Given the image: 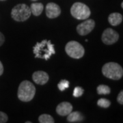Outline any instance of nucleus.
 Returning a JSON list of instances; mask_svg holds the SVG:
<instances>
[{
	"mask_svg": "<svg viewBox=\"0 0 123 123\" xmlns=\"http://www.w3.org/2000/svg\"><path fill=\"white\" fill-rule=\"evenodd\" d=\"M33 52L36 58L44 59L48 60L51 56L55 53L54 44L51 40H43L40 43H37L33 48Z\"/></svg>",
	"mask_w": 123,
	"mask_h": 123,
	"instance_id": "nucleus-1",
	"label": "nucleus"
},
{
	"mask_svg": "<svg viewBox=\"0 0 123 123\" xmlns=\"http://www.w3.org/2000/svg\"><path fill=\"white\" fill-rule=\"evenodd\" d=\"M36 93V88L30 81H23L18 89V98L23 102H29L33 99Z\"/></svg>",
	"mask_w": 123,
	"mask_h": 123,
	"instance_id": "nucleus-2",
	"label": "nucleus"
},
{
	"mask_svg": "<svg viewBox=\"0 0 123 123\" xmlns=\"http://www.w3.org/2000/svg\"><path fill=\"white\" fill-rule=\"evenodd\" d=\"M103 75L109 79L119 80L123 75L122 66L116 62H109L105 64L102 68Z\"/></svg>",
	"mask_w": 123,
	"mask_h": 123,
	"instance_id": "nucleus-3",
	"label": "nucleus"
},
{
	"mask_svg": "<svg viewBox=\"0 0 123 123\" xmlns=\"http://www.w3.org/2000/svg\"><path fill=\"white\" fill-rule=\"evenodd\" d=\"M30 8L24 4H20L14 7L11 11V17L14 21L23 22L27 20L31 16Z\"/></svg>",
	"mask_w": 123,
	"mask_h": 123,
	"instance_id": "nucleus-4",
	"label": "nucleus"
},
{
	"mask_svg": "<svg viewBox=\"0 0 123 123\" xmlns=\"http://www.w3.org/2000/svg\"><path fill=\"white\" fill-rule=\"evenodd\" d=\"M70 14L77 19L85 20L90 16L91 12L88 6L81 2H76L70 8Z\"/></svg>",
	"mask_w": 123,
	"mask_h": 123,
	"instance_id": "nucleus-5",
	"label": "nucleus"
},
{
	"mask_svg": "<svg viewBox=\"0 0 123 123\" xmlns=\"http://www.w3.org/2000/svg\"><path fill=\"white\" fill-rule=\"evenodd\" d=\"M66 53L72 58L79 59L84 56L85 50L84 47L77 41H70L65 47Z\"/></svg>",
	"mask_w": 123,
	"mask_h": 123,
	"instance_id": "nucleus-6",
	"label": "nucleus"
},
{
	"mask_svg": "<svg viewBox=\"0 0 123 123\" xmlns=\"http://www.w3.org/2000/svg\"><path fill=\"white\" fill-rule=\"evenodd\" d=\"M101 39L104 44L108 45L113 44L119 39V34L113 29L107 28L103 32Z\"/></svg>",
	"mask_w": 123,
	"mask_h": 123,
	"instance_id": "nucleus-7",
	"label": "nucleus"
},
{
	"mask_svg": "<svg viewBox=\"0 0 123 123\" xmlns=\"http://www.w3.org/2000/svg\"><path fill=\"white\" fill-rule=\"evenodd\" d=\"M95 26V22L92 19H88L77 26V31L81 36H86L90 34Z\"/></svg>",
	"mask_w": 123,
	"mask_h": 123,
	"instance_id": "nucleus-8",
	"label": "nucleus"
},
{
	"mask_svg": "<svg viewBox=\"0 0 123 123\" xmlns=\"http://www.w3.org/2000/svg\"><path fill=\"white\" fill-rule=\"evenodd\" d=\"M61 14V9L60 6L55 3H49L46 6V14L49 18H55Z\"/></svg>",
	"mask_w": 123,
	"mask_h": 123,
	"instance_id": "nucleus-9",
	"label": "nucleus"
},
{
	"mask_svg": "<svg viewBox=\"0 0 123 123\" xmlns=\"http://www.w3.org/2000/svg\"><path fill=\"white\" fill-rule=\"evenodd\" d=\"M49 77V75L44 71L38 70L36 71L32 75V79L36 84L39 85H44L48 82Z\"/></svg>",
	"mask_w": 123,
	"mask_h": 123,
	"instance_id": "nucleus-10",
	"label": "nucleus"
},
{
	"mask_svg": "<svg viewBox=\"0 0 123 123\" xmlns=\"http://www.w3.org/2000/svg\"><path fill=\"white\" fill-rule=\"evenodd\" d=\"M73 111V106L68 102H62L56 107V112L58 115L65 116L70 114Z\"/></svg>",
	"mask_w": 123,
	"mask_h": 123,
	"instance_id": "nucleus-11",
	"label": "nucleus"
},
{
	"mask_svg": "<svg viewBox=\"0 0 123 123\" xmlns=\"http://www.w3.org/2000/svg\"><path fill=\"white\" fill-rule=\"evenodd\" d=\"M123 15L118 12H114L108 17V21L113 26H117L123 21Z\"/></svg>",
	"mask_w": 123,
	"mask_h": 123,
	"instance_id": "nucleus-12",
	"label": "nucleus"
},
{
	"mask_svg": "<svg viewBox=\"0 0 123 123\" xmlns=\"http://www.w3.org/2000/svg\"><path fill=\"white\" fill-rule=\"evenodd\" d=\"M83 120L84 117L79 111H71L69 114L67 115V120L69 123H81Z\"/></svg>",
	"mask_w": 123,
	"mask_h": 123,
	"instance_id": "nucleus-13",
	"label": "nucleus"
},
{
	"mask_svg": "<svg viewBox=\"0 0 123 123\" xmlns=\"http://www.w3.org/2000/svg\"><path fill=\"white\" fill-rule=\"evenodd\" d=\"M43 5L41 3H33L30 6L31 12L34 16H39L43 12Z\"/></svg>",
	"mask_w": 123,
	"mask_h": 123,
	"instance_id": "nucleus-14",
	"label": "nucleus"
},
{
	"mask_svg": "<svg viewBox=\"0 0 123 123\" xmlns=\"http://www.w3.org/2000/svg\"><path fill=\"white\" fill-rule=\"evenodd\" d=\"M38 121L40 123H53L55 122L53 117L49 114L40 115L38 118Z\"/></svg>",
	"mask_w": 123,
	"mask_h": 123,
	"instance_id": "nucleus-15",
	"label": "nucleus"
},
{
	"mask_svg": "<svg viewBox=\"0 0 123 123\" xmlns=\"http://www.w3.org/2000/svg\"><path fill=\"white\" fill-rule=\"evenodd\" d=\"M97 93L98 94H109L111 90L109 86L106 85H100L97 87Z\"/></svg>",
	"mask_w": 123,
	"mask_h": 123,
	"instance_id": "nucleus-16",
	"label": "nucleus"
},
{
	"mask_svg": "<svg viewBox=\"0 0 123 123\" xmlns=\"http://www.w3.org/2000/svg\"><path fill=\"white\" fill-rule=\"evenodd\" d=\"M97 105L103 108H108L111 105V102L106 98H100L97 101Z\"/></svg>",
	"mask_w": 123,
	"mask_h": 123,
	"instance_id": "nucleus-17",
	"label": "nucleus"
},
{
	"mask_svg": "<svg viewBox=\"0 0 123 123\" xmlns=\"http://www.w3.org/2000/svg\"><path fill=\"white\" fill-rule=\"evenodd\" d=\"M69 81H67L66 79H62L60 81V83L57 84V87L60 91H64L66 90V88L69 87Z\"/></svg>",
	"mask_w": 123,
	"mask_h": 123,
	"instance_id": "nucleus-18",
	"label": "nucleus"
},
{
	"mask_svg": "<svg viewBox=\"0 0 123 123\" xmlns=\"http://www.w3.org/2000/svg\"><path fill=\"white\" fill-rule=\"evenodd\" d=\"M84 89L81 87H75L74 90H73V96L75 97H79L82 96V94H84Z\"/></svg>",
	"mask_w": 123,
	"mask_h": 123,
	"instance_id": "nucleus-19",
	"label": "nucleus"
},
{
	"mask_svg": "<svg viewBox=\"0 0 123 123\" xmlns=\"http://www.w3.org/2000/svg\"><path fill=\"white\" fill-rule=\"evenodd\" d=\"M8 116L2 111H0V123H6L8 121Z\"/></svg>",
	"mask_w": 123,
	"mask_h": 123,
	"instance_id": "nucleus-20",
	"label": "nucleus"
},
{
	"mask_svg": "<svg viewBox=\"0 0 123 123\" xmlns=\"http://www.w3.org/2000/svg\"><path fill=\"white\" fill-rule=\"evenodd\" d=\"M117 101L120 105H123V91L122 90L121 92L118 94V96L117 97Z\"/></svg>",
	"mask_w": 123,
	"mask_h": 123,
	"instance_id": "nucleus-21",
	"label": "nucleus"
},
{
	"mask_svg": "<svg viewBox=\"0 0 123 123\" xmlns=\"http://www.w3.org/2000/svg\"><path fill=\"white\" fill-rule=\"evenodd\" d=\"M4 41H5L4 36V34H3L1 32H0V47H1L2 44H4Z\"/></svg>",
	"mask_w": 123,
	"mask_h": 123,
	"instance_id": "nucleus-22",
	"label": "nucleus"
},
{
	"mask_svg": "<svg viewBox=\"0 0 123 123\" xmlns=\"http://www.w3.org/2000/svg\"><path fill=\"white\" fill-rule=\"evenodd\" d=\"M3 73H4V66H3L2 63L0 61V75H2Z\"/></svg>",
	"mask_w": 123,
	"mask_h": 123,
	"instance_id": "nucleus-23",
	"label": "nucleus"
},
{
	"mask_svg": "<svg viewBox=\"0 0 123 123\" xmlns=\"http://www.w3.org/2000/svg\"><path fill=\"white\" fill-rule=\"evenodd\" d=\"M121 8H123V2L121 3Z\"/></svg>",
	"mask_w": 123,
	"mask_h": 123,
	"instance_id": "nucleus-24",
	"label": "nucleus"
},
{
	"mask_svg": "<svg viewBox=\"0 0 123 123\" xmlns=\"http://www.w3.org/2000/svg\"><path fill=\"white\" fill-rule=\"evenodd\" d=\"M0 1H5V0H0Z\"/></svg>",
	"mask_w": 123,
	"mask_h": 123,
	"instance_id": "nucleus-25",
	"label": "nucleus"
},
{
	"mask_svg": "<svg viewBox=\"0 0 123 123\" xmlns=\"http://www.w3.org/2000/svg\"><path fill=\"white\" fill-rule=\"evenodd\" d=\"M33 1H36V0H33Z\"/></svg>",
	"mask_w": 123,
	"mask_h": 123,
	"instance_id": "nucleus-26",
	"label": "nucleus"
}]
</instances>
